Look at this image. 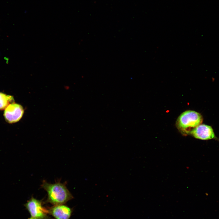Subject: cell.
<instances>
[{
  "mask_svg": "<svg viewBox=\"0 0 219 219\" xmlns=\"http://www.w3.org/2000/svg\"><path fill=\"white\" fill-rule=\"evenodd\" d=\"M14 103L12 96L0 92V110L5 109L10 104Z\"/></svg>",
  "mask_w": 219,
  "mask_h": 219,
  "instance_id": "52a82bcc",
  "label": "cell"
},
{
  "mask_svg": "<svg viewBox=\"0 0 219 219\" xmlns=\"http://www.w3.org/2000/svg\"><path fill=\"white\" fill-rule=\"evenodd\" d=\"M48 210L56 219H69L72 212L71 208L63 204L54 205Z\"/></svg>",
  "mask_w": 219,
  "mask_h": 219,
  "instance_id": "8992f818",
  "label": "cell"
},
{
  "mask_svg": "<svg viewBox=\"0 0 219 219\" xmlns=\"http://www.w3.org/2000/svg\"><path fill=\"white\" fill-rule=\"evenodd\" d=\"M24 205L31 217L36 219H50L48 215V210L43 207L41 200L32 196Z\"/></svg>",
  "mask_w": 219,
  "mask_h": 219,
  "instance_id": "3957f363",
  "label": "cell"
},
{
  "mask_svg": "<svg viewBox=\"0 0 219 219\" xmlns=\"http://www.w3.org/2000/svg\"><path fill=\"white\" fill-rule=\"evenodd\" d=\"M41 187L47 193V202L54 205L65 204L73 198L65 184L58 181L52 184L43 180Z\"/></svg>",
  "mask_w": 219,
  "mask_h": 219,
  "instance_id": "6da1fadb",
  "label": "cell"
},
{
  "mask_svg": "<svg viewBox=\"0 0 219 219\" xmlns=\"http://www.w3.org/2000/svg\"><path fill=\"white\" fill-rule=\"evenodd\" d=\"M203 120L202 116L199 113L193 110H187L179 116L176 125L182 134L187 135L189 134L192 128L201 124Z\"/></svg>",
  "mask_w": 219,
  "mask_h": 219,
  "instance_id": "7a4b0ae2",
  "label": "cell"
},
{
  "mask_svg": "<svg viewBox=\"0 0 219 219\" xmlns=\"http://www.w3.org/2000/svg\"><path fill=\"white\" fill-rule=\"evenodd\" d=\"M190 134L195 138L202 140L216 138L212 127L205 124H200L192 129Z\"/></svg>",
  "mask_w": 219,
  "mask_h": 219,
  "instance_id": "5b68a950",
  "label": "cell"
},
{
  "mask_svg": "<svg viewBox=\"0 0 219 219\" xmlns=\"http://www.w3.org/2000/svg\"><path fill=\"white\" fill-rule=\"evenodd\" d=\"M28 219H36L31 217L29 218Z\"/></svg>",
  "mask_w": 219,
  "mask_h": 219,
  "instance_id": "ba28073f",
  "label": "cell"
},
{
  "mask_svg": "<svg viewBox=\"0 0 219 219\" xmlns=\"http://www.w3.org/2000/svg\"><path fill=\"white\" fill-rule=\"evenodd\" d=\"M24 112L20 105L13 103L10 104L5 109L4 116L5 120L10 123L19 121L22 118Z\"/></svg>",
  "mask_w": 219,
  "mask_h": 219,
  "instance_id": "277c9868",
  "label": "cell"
}]
</instances>
